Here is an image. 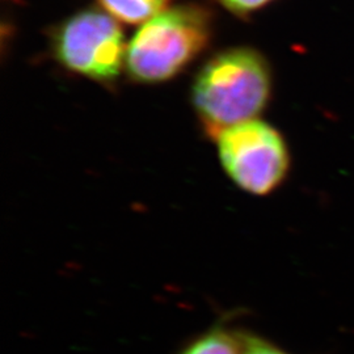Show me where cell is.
Masks as SVG:
<instances>
[{
	"mask_svg": "<svg viewBox=\"0 0 354 354\" xmlns=\"http://www.w3.org/2000/svg\"><path fill=\"white\" fill-rule=\"evenodd\" d=\"M241 354H290L276 344L250 332H241Z\"/></svg>",
	"mask_w": 354,
	"mask_h": 354,
	"instance_id": "cell-7",
	"label": "cell"
},
{
	"mask_svg": "<svg viewBox=\"0 0 354 354\" xmlns=\"http://www.w3.org/2000/svg\"><path fill=\"white\" fill-rule=\"evenodd\" d=\"M272 88L270 68L253 49L222 51L203 66L193 84V104L209 134L254 120Z\"/></svg>",
	"mask_w": 354,
	"mask_h": 354,
	"instance_id": "cell-1",
	"label": "cell"
},
{
	"mask_svg": "<svg viewBox=\"0 0 354 354\" xmlns=\"http://www.w3.org/2000/svg\"><path fill=\"white\" fill-rule=\"evenodd\" d=\"M219 159L228 176L254 196L272 193L285 180L290 165L282 136L266 122L251 120L216 136Z\"/></svg>",
	"mask_w": 354,
	"mask_h": 354,
	"instance_id": "cell-3",
	"label": "cell"
},
{
	"mask_svg": "<svg viewBox=\"0 0 354 354\" xmlns=\"http://www.w3.org/2000/svg\"><path fill=\"white\" fill-rule=\"evenodd\" d=\"M210 16L201 7L181 6L146 21L127 51L129 75L140 83L172 79L206 48Z\"/></svg>",
	"mask_w": 354,
	"mask_h": 354,
	"instance_id": "cell-2",
	"label": "cell"
},
{
	"mask_svg": "<svg viewBox=\"0 0 354 354\" xmlns=\"http://www.w3.org/2000/svg\"><path fill=\"white\" fill-rule=\"evenodd\" d=\"M54 55L67 70L95 82H113L127 61L121 26L109 13L86 10L55 32Z\"/></svg>",
	"mask_w": 354,
	"mask_h": 354,
	"instance_id": "cell-4",
	"label": "cell"
},
{
	"mask_svg": "<svg viewBox=\"0 0 354 354\" xmlns=\"http://www.w3.org/2000/svg\"><path fill=\"white\" fill-rule=\"evenodd\" d=\"M102 8L114 19L127 24L149 21L163 12L169 0H99Z\"/></svg>",
	"mask_w": 354,
	"mask_h": 354,
	"instance_id": "cell-6",
	"label": "cell"
},
{
	"mask_svg": "<svg viewBox=\"0 0 354 354\" xmlns=\"http://www.w3.org/2000/svg\"><path fill=\"white\" fill-rule=\"evenodd\" d=\"M180 354H241V332L218 322L192 339Z\"/></svg>",
	"mask_w": 354,
	"mask_h": 354,
	"instance_id": "cell-5",
	"label": "cell"
},
{
	"mask_svg": "<svg viewBox=\"0 0 354 354\" xmlns=\"http://www.w3.org/2000/svg\"><path fill=\"white\" fill-rule=\"evenodd\" d=\"M228 11L236 15H250L272 3L273 0H218Z\"/></svg>",
	"mask_w": 354,
	"mask_h": 354,
	"instance_id": "cell-8",
	"label": "cell"
}]
</instances>
